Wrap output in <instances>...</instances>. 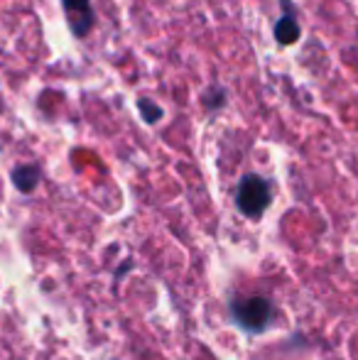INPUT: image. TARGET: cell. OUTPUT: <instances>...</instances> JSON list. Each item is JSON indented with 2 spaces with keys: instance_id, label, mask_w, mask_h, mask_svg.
I'll return each mask as SVG.
<instances>
[{
  "instance_id": "7a4b0ae2",
  "label": "cell",
  "mask_w": 358,
  "mask_h": 360,
  "mask_svg": "<svg viewBox=\"0 0 358 360\" xmlns=\"http://www.w3.org/2000/svg\"><path fill=\"white\" fill-rule=\"evenodd\" d=\"M272 201V189L268 179L260 174H245L236 189V206L245 218H260Z\"/></svg>"
},
{
  "instance_id": "6da1fadb",
  "label": "cell",
  "mask_w": 358,
  "mask_h": 360,
  "mask_svg": "<svg viewBox=\"0 0 358 360\" xmlns=\"http://www.w3.org/2000/svg\"><path fill=\"white\" fill-rule=\"evenodd\" d=\"M275 307L268 297H236L231 302V319L245 333H263L272 323Z\"/></svg>"
},
{
  "instance_id": "8992f818",
  "label": "cell",
  "mask_w": 358,
  "mask_h": 360,
  "mask_svg": "<svg viewBox=\"0 0 358 360\" xmlns=\"http://www.w3.org/2000/svg\"><path fill=\"white\" fill-rule=\"evenodd\" d=\"M138 108H140V113H143L145 123H158V120L162 118V108H160V105H153L148 98H140Z\"/></svg>"
},
{
  "instance_id": "5b68a950",
  "label": "cell",
  "mask_w": 358,
  "mask_h": 360,
  "mask_svg": "<svg viewBox=\"0 0 358 360\" xmlns=\"http://www.w3.org/2000/svg\"><path fill=\"white\" fill-rule=\"evenodd\" d=\"M275 39L280 44H295L300 39V22L292 13L282 15L275 22Z\"/></svg>"
},
{
  "instance_id": "277c9868",
  "label": "cell",
  "mask_w": 358,
  "mask_h": 360,
  "mask_svg": "<svg viewBox=\"0 0 358 360\" xmlns=\"http://www.w3.org/2000/svg\"><path fill=\"white\" fill-rule=\"evenodd\" d=\"M13 184L18 186L23 194L34 191V186L39 184V167L37 165H23L13 169Z\"/></svg>"
},
{
  "instance_id": "3957f363",
  "label": "cell",
  "mask_w": 358,
  "mask_h": 360,
  "mask_svg": "<svg viewBox=\"0 0 358 360\" xmlns=\"http://www.w3.org/2000/svg\"><path fill=\"white\" fill-rule=\"evenodd\" d=\"M62 5H64V13H67L69 30L79 39H84L91 32V27L96 25V13L91 8V0H62Z\"/></svg>"
}]
</instances>
